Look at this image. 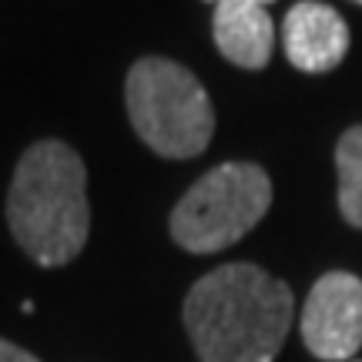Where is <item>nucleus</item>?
<instances>
[{"mask_svg": "<svg viewBox=\"0 0 362 362\" xmlns=\"http://www.w3.org/2000/svg\"><path fill=\"white\" fill-rule=\"evenodd\" d=\"M292 315V288L248 262L202 275L185 298V329L202 362H275Z\"/></svg>", "mask_w": 362, "mask_h": 362, "instance_id": "f257e3e1", "label": "nucleus"}, {"mask_svg": "<svg viewBox=\"0 0 362 362\" xmlns=\"http://www.w3.org/2000/svg\"><path fill=\"white\" fill-rule=\"evenodd\" d=\"M7 221L30 259L44 269L81 255L90 232L88 171L64 141H37L17 161L7 194Z\"/></svg>", "mask_w": 362, "mask_h": 362, "instance_id": "f03ea898", "label": "nucleus"}, {"mask_svg": "<svg viewBox=\"0 0 362 362\" xmlns=\"http://www.w3.org/2000/svg\"><path fill=\"white\" fill-rule=\"evenodd\" d=\"M131 128L155 155L194 158L215 134V107L202 81L168 57H141L124 84Z\"/></svg>", "mask_w": 362, "mask_h": 362, "instance_id": "7ed1b4c3", "label": "nucleus"}, {"mask_svg": "<svg viewBox=\"0 0 362 362\" xmlns=\"http://www.w3.org/2000/svg\"><path fill=\"white\" fill-rule=\"evenodd\" d=\"M272 205V178L252 161H228L194 181L171 211V238L192 255L242 242Z\"/></svg>", "mask_w": 362, "mask_h": 362, "instance_id": "20e7f679", "label": "nucleus"}, {"mask_svg": "<svg viewBox=\"0 0 362 362\" xmlns=\"http://www.w3.org/2000/svg\"><path fill=\"white\" fill-rule=\"evenodd\" d=\"M302 342L315 359L352 362L362 349V279L352 272H325L312 285L302 309Z\"/></svg>", "mask_w": 362, "mask_h": 362, "instance_id": "39448f33", "label": "nucleus"}, {"mask_svg": "<svg viewBox=\"0 0 362 362\" xmlns=\"http://www.w3.org/2000/svg\"><path fill=\"white\" fill-rule=\"evenodd\" d=\"M285 57L305 71V74H325L342 64L349 51V27L342 13L319 0H302L282 21Z\"/></svg>", "mask_w": 362, "mask_h": 362, "instance_id": "423d86ee", "label": "nucleus"}, {"mask_svg": "<svg viewBox=\"0 0 362 362\" xmlns=\"http://www.w3.org/2000/svg\"><path fill=\"white\" fill-rule=\"evenodd\" d=\"M215 44L225 61L245 71H262L275 51V24L255 0H218L215 4Z\"/></svg>", "mask_w": 362, "mask_h": 362, "instance_id": "0eeeda50", "label": "nucleus"}, {"mask_svg": "<svg viewBox=\"0 0 362 362\" xmlns=\"http://www.w3.org/2000/svg\"><path fill=\"white\" fill-rule=\"evenodd\" d=\"M339 211L352 228H362V124L349 128L336 148Z\"/></svg>", "mask_w": 362, "mask_h": 362, "instance_id": "6e6552de", "label": "nucleus"}, {"mask_svg": "<svg viewBox=\"0 0 362 362\" xmlns=\"http://www.w3.org/2000/svg\"><path fill=\"white\" fill-rule=\"evenodd\" d=\"M0 362H40V359L30 356L27 349H21V346L7 342V339H0Z\"/></svg>", "mask_w": 362, "mask_h": 362, "instance_id": "1a4fd4ad", "label": "nucleus"}, {"mask_svg": "<svg viewBox=\"0 0 362 362\" xmlns=\"http://www.w3.org/2000/svg\"><path fill=\"white\" fill-rule=\"evenodd\" d=\"M255 4H262V7H265V4H272V0H255Z\"/></svg>", "mask_w": 362, "mask_h": 362, "instance_id": "9d476101", "label": "nucleus"}, {"mask_svg": "<svg viewBox=\"0 0 362 362\" xmlns=\"http://www.w3.org/2000/svg\"><path fill=\"white\" fill-rule=\"evenodd\" d=\"M352 362H362V359H352Z\"/></svg>", "mask_w": 362, "mask_h": 362, "instance_id": "9b49d317", "label": "nucleus"}, {"mask_svg": "<svg viewBox=\"0 0 362 362\" xmlns=\"http://www.w3.org/2000/svg\"><path fill=\"white\" fill-rule=\"evenodd\" d=\"M211 4H218V0H211Z\"/></svg>", "mask_w": 362, "mask_h": 362, "instance_id": "f8f14e48", "label": "nucleus"}, {"mask_svg": "<svg viewBox=\"0 0 362 362\" xmlns=\"http://www.w3.org/2000/svg\"><path fill=\"white\" fill-rule=\"evenodd\" d=\"M356 4H362V0H356Z\"/></svg>", "mask_w": 362, "mask_h": 362, "instance_id": "ddd939ff", "label": "nucleus"}]
</instances>
